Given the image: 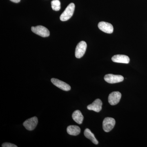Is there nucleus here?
<instances>
[{
  "label": "nucleus",
  "mask_w": 147,
  "mask_h": 147,
  "mask_svg": "<svg viewBox=\"0 0 147 147\" xmlns=\"http://www.w3.org/2000/svg\"><path fill=\"white\" fill-rule=\"evenodd\" d=\"M75 9V5L73 3L69 4L63 13L61 14L60 19L61 21H67L73 16L74 12Z\"/></svg>",
  "instance_id": "1"
},
{
  "label": "nucleus",
  "mask_w": 147,
  "mask_h": 147,
  "mask_svg": "<svg viewBox=\"0 0 147 147\" xmlns=\"http://www.w3.org/2000/svg\"><path fill=\"white\" fill-rule=\"evenodd\" d=\"M31 30L33 32L42 37H46L50 36V32L49 30L47 28L42 26H38L36 27H32Z\"/></svg>",
  "instance_id": "2"
},
{
  "label": "nucleus",
  "mask_w": 147,
  "mask_h": 147,
  "mask_svg": "<svg viewBox=\"0 0 147 147\" xmlns=\"http://www.w3.org/2000/svg\"><path fill=\"white\" fill-rule=\"evenodd\" d=\"M87 47V43L84 41H82L78 43L75 50V55L76 58L80 59L85 54Z\"/></svg>",
  "instance_id": "3"
},
{
  "label": "nucleus",
  "mask_w": 147,
  "mask_h": 147,
  "mask_svg": "<svg viewBox=\"0 0 147 147\" xmlns=\"http://www.w3.org/2000/svg\"><path fill=\"white\" fill-rule=\"evenodd\" d=\"M115 124V119L111 117H106L102 122L103 130L106 132H109L114 128Z\"/></svg>",
  "instance_id": "4"
},
{
  "label": "nucleus",
  "mask_w": 147,
  "mask_h": 147,
  "mask_svg": "<svg viewBox=\"0 0 147 147\" xmlns=\"http://www.w3.org/2000/svg\"><path fill=\"white\" fill-rule=\"evenodd\" d=\"M104 80L105 82L109 84H116L123 82L124 80V78L121 75L108 74H106L104 76Z\"/></svg>",
  "instance_id": "5"
},
{
  "label": "nucleus",
  "mask_w": 147,
  "mask_h": 147,
  "mask_svg": "<svg viewBox=\"0 0 147 147\" xmlns=\"http://www.w3.org/2000/svg\"><path fill=\"white\" fill-rule=\"evenodd\" d=\"M38 123V120L36 117H33L26 120L24 123V126L29 131L34 130Z\"/></svg>",
  "instance_id": "6"
},
{
  "label": "nucleus",
  "mask_w": 147,
  "mask_h": 147,
  "mask_svg": "<svg viewBox=\"0 0 147 147\" xmlns=\"http://www.w3.org/2000/svg\"><path fill=\"white\" fill-rule=\"evenodd\" d=\"M121 94L119 92H114L110 93L108 96V102L110 105H117L120 100Z\"/></svg>",
  "instance_id": "7"
},
{
  "label": "nucleus",
  "mask_w": 147,
  "mask_h": 147,
  "mask_svg": "<svg viewBox=\"0 0 147 147\" xmlns=\"http://www.w3.org/2000/svg\"><path fill=\"white\" fill-rule=\"evenodd\" d=\"M51 82L54 84L58 88H59L61 90H63L65 91H68L71 90V87L68 85V84H66L65 82L59 80L55 78H53L51 79Z\"/></svg>",
  "instance_id": "8"
},
{
  "label": "nucleus",
  "mask_w": 147,
  "mask_h": 147,
  "mask_svg": "<svg viewBox=\"0 0 147 147\" xmlns=\"http://www.w3.org/2000/svg\"><path fill=\"white\" fill-rule=\"evenodd\" d=\"M98 28L100 29V30L106 33H112L114 30L113 25L107 22H103V21L100 22V23H98Z\"/></svg>",
  "instance_id": "9"
},
{
  "label": "nucleus",
  "mask_w": 147,
  "mask_h": 147,
  "mask_svg": "<svg viewBox=\"0 0 147 147\" xmlns=\"http://www.w3.org/2000/svg\"><path fill=\"white\" fill-rule=\"evenodd\" d=\"M102 101L100 99H96L92 104L88 105L87 108L88 110H93L95 112L98 113L102 109Z\"/></svg>",
  "instance_id": "10"
},
{
  "label": "nucleus",
  "mask_w": 147,
  "mask_h": 147,
  "mask_svg": "<svg viewBox=\"0 0 147 147\" xmlns=\"http://www.w3.org/2000/svg\"><path fill=\"white\" fill-rule=\"evenodd\" d=\"M112 60L114 62L125 64L129 63L130 61L128 56L120 55H115L112 58Z\"/></svg>",
  "instance_id": "11"
},
{
  "label": "nucleus",
  "mask_w": 147,
  "mask_h": 147,
  "mask_svg": "<svg viewBox=\"0 0 147 147\" xmlns=\"http://www.w3.org/2000/svg\"><path fill=\"white\" fill-rule=\"evenodd\" d=\"M67 131L68 134L73 136H77L81 132V129L76 125H69L67 128Z\"/></svg>",
  "instance_id": "12"
},
{
  "label": "nucleus",
  "mask_w": 147,
  "mask_h": 147,
  "mask_svg": "<svg viewBox=\"0 0 147 147\" xmlns=\"http://www.w3.org/2000/svg\"><path fill=\"white\" fill-rule=\"evenodd\" d=\"M72 119L77 123L81 124L84 120V117L81 111L79 110H76L72 115Z\"/></svg>",
  "instance_id": "13"
},
{
  "label": "nucleus",
  "mask_w": 147,
  "mask_h": 147,
  "mask_svg": "<svg viewBox=\"0 0 147 147\" xmlns=\"http://www.w3.org/2000/svg\"><path fill=\"white\" fill-rule=\"evenodd\" d=\"M84 134L85 137L91 140L94 144L97 145L98 144V142L95 137L94 134L92 133L89 129H85Z\"/></svg>",
  "instance_id": "14"
},
{
  "label": "nucleus",
  "mask_w": 147,
  "mask_h": 147,
  "mask_svg": "<svg viewBox=\"0 0 147 147\" xmlns=\"http://www.w3.org/2000/svg\"><path fill=\"white\" fill-rule=\"evenodd\" d=\"M52 9L55 11H59L61 9V2L59 0H53L51 2Z\"/></svg>",
  "instance_id": "15"
},
{
  "label": "nucleus",
  "mask_w": 147,
  "mask_h": 147,
  "mask_svg": "<svg viewBox=\"0 0 147 147\" xmlns=\"http://www.w3.org/2000/svg\"><path fill=\"white\" fill-rule=\"evenodd\" d=\"M3 147H17L16 145L9 143H5L2 145Z\"/></svg>",
  "instance_id": "16"
},
{
  "label": "nucleus",
  "mask_w": 147,
  "mask_h": 147,
  "mask_svg": "<svg viewBox=\"0 0 147 147\" xmlns=\"http://www.w3.org/2000/svg\"><path fill=\"white\" fill-rule=\"evenodd\" d=\"M10 1H11L12 2L15 3H18L20 2L21 0H10Z\"/></svg>",
  "instance_id": "17"
}]
</instances>
